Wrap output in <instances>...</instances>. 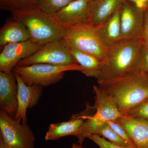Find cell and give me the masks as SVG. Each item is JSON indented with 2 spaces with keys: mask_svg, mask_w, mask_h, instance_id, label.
<instances>
[{
  "mask_svg": "<svg viewBox=\"0 0 148 148\" xmlns=\"http://www.w3.org/2000/svg\"><path fill=\"white\" fill-rule=\"evenodd\" d=\"M100 88L120 111L126 114L148 98V75L136 69Z\"/></svg>",
  "mask_w": 148,
  "mask_h": 148,
  "instance_id": "1",
  "label": "cell"
},
{
  "mask_svg": "<svg viewBox=\"0 0 148 148\" xmlns=\"http://www.w3.org/2000/svg\"><path fill=\"white\" fill-rule=\"evenodd\" d=\"M143 43L139 38L121 41L108 47L106 61L96 79L99 85L112 82L136 70Z\"/></svg>",
  "mask_w": 148,
  "mask_h": 148,
  "instance_id": "2",
  "label": "cell"
},
{
  "mask_svg": "<svg viewBox=\"0 0 148 148\" xmlns=\"http://www.w3.org/2000/svg\"><path fill=\"white\" fill-rule=\"evenodd\" d=\"M11 12V17L25 25L33 42L43 45L47 43L63 39L66 28L60 24L53 15L48 14L38 8Z\"/></svg>",
  "mask_w": 148,
  "mask_h": 148,
  "instance_id": "3",
  "label": "cell"
},
{
  "mask_svg": "<svg viewBox=\"0 0 148 148\" xmlns=\"http://www.w3.org/2000/svg\"><path fill=\"white\" fill-rule=\"evenodd\" d=\"M64 39L70 49H73L106 61L108 47L101 39L96 27L89 24L66 28Z\"/></svg>",
  "mask_w": 148,
  "mask_h": 148,
  "instance_id": "4",
  "label": "cell"
},
{
  "mask_svg": "<svg viewBox=\"0 0 148 148\" xmlns=\"http://www.w3.org/2000/svg\"><path fill=\"white\" fill-rule=\"evenodd\" d=\"M82 71L77 63L65 66H56L48 64H35L28 66H16L13 70L19 74L27 86L37 84L46 87L55 84L64 78L66 72Z\"/></svg>",
  "mask_w": 148,
  "mask_h": 148,
  "instance_id": "5",
  "label": "cell"
},
{
  "mask_svg": "<svg viewBox=\"0 0 148 148\" xmlns=\"http://www.w3.org/2000/svg\"><path fill=\"white\" fill-rule=\"evenodd\" d=\"M1 138L10 148H35L36 137L27 124L0 110Z\"/></svg>",
  "mask_w": 148,
  "mask_h": 148,
  "instance_id": "6",
  "label": "cell"
},
{
  "mask_svg": "<svg viewBox=\"0 0 148 148\" xmlns=\"http://www.w3.org/2000/svg\"><path fill=\"white\" fill-rule=\"evenodd\" d=\"M76 63L69 48L63 39L50 42L42 46L34 53L18 62L16 66H24L35 64H48L65 66Z\"/></svg>",
  "mask_w": 148,
  "mask_h": 148,
  "instance_id": "7",
  "label": "cell"
},
{
  "mask_svg": "<svg viewBox=\"0 0 148 148\" xmlns=\"http://www.w3.org/2000/svg\"><path fill=\"white\" fill-rule=\"evenodd\" d=\"M94 109L95 113L92 115L88 114L86 109L83 112L86 120L77 137L78 143L81 145L89 135L97 134L102 125L110 121H116L119 118L116 108L106 100L100 99L95 101Z\"/></svg>",
  "mask_w": 148,
  "mask_h": 148,
  "instance_id": "8",
  "label": "cell"
},
{
  "mask_svg": "<svg viewBox=\"0 0 148 148\" xmlns=\"http://www.w3.org/2000/svg\"><path fill=\"white\" fill-rule=\"evenodd\" d=\"M42 46L35 43L30 40L7 45L0 54V72H13L19 61L33 55Z\"/></svg>",
  "mask_w": 148,
  "mask_h": 148,
  "instance_id": "9",
  "label": "cell"
},
{
  "mask_svg": "<svg viewBox=\"0 0 148 148\" xmlns=\"http://www.w3.org/2000/svg\"><path fill=\"white\" fill-rule=\"evenodd\" d=\"M145 12L125 2L120 10L121 41L140 38L144 26Z\"/></svg>",
  "mask_w": 148,
  "mask_h": 148,
  "instance_id": "10",
  "label": "cell"
},
{
  "mask_svg": "<svg viewBox=\"0 0 148 148\" xmlns=\"http://www.w3.org/2000/svg\"><path fill=\"white\" fill-rule=\"evenodd\" d=\"M18 87V108L13 119L27 123V111L38 103L43 91L42 86L34 84L27 86L24 84L19 74L14 73Z\"/></svg>",
  "mask_w": 148,
  "mask_h": 148,
  "instance_id": "11",
  "label": "cell"
},
{
  "mask_svg": "<svg viewBox=\"0 0 148 148\" xmlns=\"http://www.w3.org/2000/svg\"><path fill=\"white\" fill-rule=\"evenodd\" d=\"M18 87L14 72H0V107L14 118L18 108Z\"/></svg>",
  "mask_w": 148,
  "mask_h": 148,
  "instance_id": "12",
  "label": "cell"
},
{
  "mask_svg": "<svg viewBox=\"0 0 148 148\" xmlns=\"http://www.w3.org/2000/svg\"><path fill=\"white\" fill-rule=\"evenodd\" d=\"M88 3L87 0H74L53 16L66 28L89 24Z\"/></svg>",
  "mask_w": 148,
  "mask_h": 148,
  "instance_id": "13",
  "label": "cell"
},
{
  "mask_svg": "<svg viewBox=\"0 0 148 148\" xmlns=\"http://www.w3.org/2000/svg\"><path fill=\"white\" fill-rule=\"evenodd\" d=\"M126 130L135 148H148V121L123 115L116 120Z\"/></svg>",
  "mask_w": 148,
  "mask_h": 148,
  "instance_id": "14",
  "label": "cell"
},
{
  "mask_svg": "<svg viewBox=\"0 0 148 148\" xmlns=\"http://www.w3.org/2000/svg\"><path fill=\"white\" fill-rule=\"evenodd\" d=\"M125 0H92L88 3L89 24L97 27L121 9Z\"/></svg>",
  "mask_w": 148,
  "mask_h": 148,
  "instance_id": "15",
  "label": "cell"
},
{
  "mask_svg": "<svg viewBox=\"0 0 148 148\" xmlns=\"http://www.w3.org/2000/svg\"><path fill=\"white\" fill-rule=\"evenodd\" d=\"M85 120V118L82 112L73 115L69 121L51 124L45 137V140H58L69 135L77 137Z\"/></svg>",
  "mask_w": 148,
  "mask_h": 148,
  "instance_id": "16",
  "label": "cell"
},
{
  "mask_svg": "<svg viewBox=\"0 0 148 148\" xmlns=\"http://www.w3.org/2000/svg\"><path fill=\"white\" fill-rule=\"evenodd\" d=\"M29 31L22 22L13 19L6 22L0 30V46L4 47L12 43L27 41L30 40Z\"/></svg>",
  "mask_w": 148,
  "mask_h": 148,
  "instance_id": "17",
  "label": "cell"
},
{
  "mask_svg": "<svg viewBox=\"0 0 148 148\" xmlns=\"http://www.w3.org/2000/svg\"><path fill=\"white\" fill-rule=\"evenodd\" d=\"M120 10L101 25L95 27L101 39L108 47L121 41Z\"/></svg>",
  "mask_w": 148,
  "mask_h": 148,
  "instance_id": "18",
  "label": "cell"
},
{
  "mask_svg": "<svg viewBox=\"0 0 148 148\" xmlns=\"http://www.w3.org/2000/svg\"><path fill=\"white\" fill-rule=\"evenodd\" d=\"M71 54L75 62L81 67V72L87 77L97 79L101 73L103 62L94 56L71 49Z\"/></svg>",
  "mask_w": 148,
  "mask_h": 148,
  "instance_id": "19",
  "label": "cell"
},
{
  "mask_svg": "<svg viewBox=\"0 0 148 148\" xmlns=\"http://www.w3.org/2000/svg\"><path fill=\"white\" fill-rule=\"evenodd\" d=\"M38 0H0L1 9L10 12L38 8Z\"/></svg>",
  "mask_w": 148,
  "mask_h": 148,
  "instance_id": "20",
  "label": "cell"
},
{
  "mask_svg": "<svg viewBox=\"0 0 148 148\" xmlns=\"http://www.w3.org/2000/svg\"><path fill=\"white\" fill-rule=\"evenodd\" d=\"M74 0H38V8L53 15L69 5Z\"/></svg>",
  "mask_w": 148,
  "mask_h": 148,
  "instance_id": "21",
  "label": "cell"
},
{
  "mask_svg": "<svg viewBox=\"0 0 148 148\" xmlns=\"http://www.w3.org/2000/svg\"><path fill=\"white\" fill-rule=\"evenodd\" d=\"M97 135L106 138L111 143L123 146L125 147H131L129 144L117 135L114 131L109 126L107 123L102 125L98 130Z\"/></svg>",
  "mask_w": 148,
  "mask_h": 148,
  "instance_id": "22",
  "label": "cell"
},
{
  "mask_svg": "<svg viewBox=\"0 0 148 148\" xmlns=\"http://www.w3.org/2000/svg\"><path fill=\"white\" fill-rule=\"evenodd\" d=\"M126 115L148 121V98L128 112Z\"/></svg>",
  "mask_w": 148,
  "mask_h": 148,
  "instance_id": "23",
  "label": "cell"
},
{
  "mask_svg": "<svg viewBox=\"0 0 148 148\" xmlns=\"http://www.w3.org/2000/svg\"><path fill=\"white\" fill-rule=\"evenodd\" d=\"M106 123L118 135L127 142L131 147L135 148L129 135L121 125L116 121H110Z\"/></svg>",
  "mask_w": 148,
  "mask_h": 148,
  "instance_id": "24",
  "label": "cell"
},
{
  "mask_svg": "<svg viewBox=\"0 0 148 148\" xmlns=\"http://www.w3.org/2000/svg\"><path fill=\"white\" fill-rule=\"evenodd\" d=\"M136 69L148 75V45L143 43Z\"/></svg>",
  "mask_w": 148,
  "mask_h": 148,
  "instance_id": "25",
  "label": "cell"
},
{
  "mask_svg": "<svg viewBox=\"0 0 148 148\" xmlns=\"http://www.w3.org/2000/svg\"><path fill=\"white\" fill-rule=\"evenodd\" d=\"M95 143L100 148H131L116 145L97 134L89 135L87 138Z\"/></svg>",
  "mask_w": 148,
  "mask_h": 148,
  "instance_id": "26",
  "label": "cell"
},
{
  "mask_svg": "<svg viewBox=\"0 0 148 148\" xmlns=\"http://www.w3.org/2000/svg\"><path fill=\"white\" fill-rule=\"evenodd\" d=\"M140 38L143 43L148 45V10L145 12L144 26Z\"/></svg>",
  "mask_w": 148,
  "mask_h": 148,
  "instance_id": "27",
  "label": "cell"
},
{
  "mask_svg": "<svg viewBox=\"0 0 148 148\" xmlns=\"http://www.w3.org/2000/svg\"><path fill=\"white\" fill-rule=\"evenodd\" d=\"M131 3L136 8L145 12L148 10V0H125Z\"/></svg>",
  "mask_w": 148,
  "mask_h": 148,
  "instance_id": "28",
  "label": "cell"
},
{
  "mask_svg": "<svg viewBox=\"0 0 148 148\" xmlns=\"http://www.w3.org/2000/svg\"><path fill=\"white\" fill-rule=\"evenodd\" d=\"M0 148H10L4 142L2 139L0 138Z\"/></svg>",
  "mask_w": 148,
  "mask_h": 148,
  "instance_id": "29",
  "label": "cell"
},
{
  "mask_svg": "<svg viewBox=\"0 0 148 148\" xmlns=\"http://www.w3.org/2000/svg\"><path fill=\"white\" fill-rule=\"evenodd\" d=\"M72 148H84L81 145H78L76 144H73L72 145Z\"/></svg>",
  "mask_w": 148,
  "mask_h": 148,
  "instance_id": "30",
  "label": "cell"
},
{
  "mask_svg": "<svg viewBox=\"0 0 148 148\" xmlns=\"http://www.w3.org/2000/svg\"><path fill=\"white\" fill-rule=\"evenodd\" d=\"M88 1L90 2V1H92V0H87Z\"/></svg>",
  "mask_w": 148,
  "mask_h": 148,
  "instance_id": "31",
  "label": "cell"
}]
</instances>
